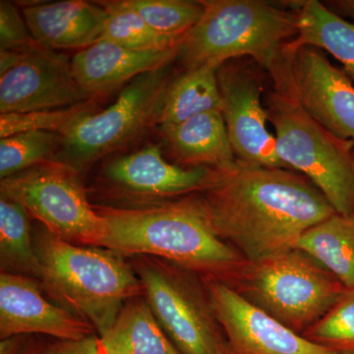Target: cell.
I'll return each instance as SVG.
<instances>
[{"instance_id":"obj_31","label":"cell","mask_w":354,"mask_h":354,"mask_svg":"<svg viewBox=\"0 0 354 354\" xmlns=\"http://www.w3.org/2000/svg\"><path fill=\"white\" fill-rule=\"evenodd\" d=\"M39 348L32 335H12L0 342V354H35Z\"/></svg>"},{"instance_id":"obj_8","label":"cell","mask_w":354,"mask_h":354,"mask_svg":"<svg viewBox=\"0 0 354 354\" xmlns=\"http://www.w3.org/2000/svg\"><path fill=\"white\" fill-rule=\"evenodd\" d=\"M0 197L22 205L70 243L101 247L108 235V223L88 202L82 174L62 162L50 160L1 179Z\"/></svg>"},{"instance_id":"obj_24","label":"cell","mask_w":354,"mask_h":354,"mask_svg":"<svg viewBox=\"0 0 354 354\" xmlns=\"http://www.w3.org/2000/svg\"><path fill=\"white\" fill-rule=\"evenodd\" d=\"M108 19L102 39L134 50H165L179 48L185 37L167 36L153 30L123 0L99 2Z\"/></svg>"},{"instance_id":"obj_23","label":"cell","mask_w":354,"mask_h":354,"mask_svg":"<svg viewBox=\"0 0 354 354\" xmlns=\"http://www.w3.org/2000/svg\"><path fill=\"white\" fill-rule=\"evenodd\" d=\"M30 218L22 205L0 197V268L1 272L39 281L41 264L35 250Z\"/></svg>"},{"instance_id":"obj_28","label":"cell","mask_w":354,"mask_h":354,"mask_svg":"<svg viewBox=\"0 0 354 354\" xmlns=\"http://www.w3.org/2000/svg\"><path fill=\"white\" fill-rule=\"evenodd\" d=\"M302 335L335 353L354 354V288Z\"/></svg>"},{"instance_id":"obj_6","label":"cell","mask_w":354,"mask_h":354,"mask_svg":"<svg viewBox=\"0 0 354 354\" xmlns=\"http://www.w3.org/2000/svg\"><path fill=\"white\" fill-rule=\"evenodd\" d=\"M232 286L268 315L302 335L344 297L348 288L298 249L247 263Z\"/></svg>"},{"instance_id":"obj_13","label":"cell","mask_w":354,"mask_h":354,"mask_svg":"<svg viewBox=\"0 0 354 354\" xmlns=\"http://www.w3.org/2000/svg\"><path fill=\"white\" fill-rule=\"evenodd\" d=\"M234 354H339L305 339L254 306L232 286L203 279Z\"/></svg>"},{"instance_id":"obj_14","label":"cell","mask_w":354,"mask_h":354,"mask_svg":"<svg viewBox=\"0 0 354 354\" xmlns=\"http://www.w3.org/2000/svg\"><path fill=\"white\" fill-rule=\"evenodd\" d=\"M104 176L121 195L156 203L205 192L216 183L218 169L169 164L157 146L150 145L113 160Z\"/></svg>"},{"instance_id":"obj_26","label":"cell","mask_w":354,"mask_h":354,"mask_svg":"<svg viewBox=\"0 0 354 354\" xmlns=\"http://www.w3.org/2000/svg\"><path fill=\"white\" fill-rule=\"evenodd\" d=\"M153 30L167 36L185 37L201 19L202 1L188 0H123Z\"/></svg>"},{"instance_id":"obj_2","label":"cell","mask_w":354,"mask_h":354,"mask_svg":"<svg viewBox=\"0 0 354 354\" xmlns=\"http://www.w3.org/2000/svg\"><path fill=\"white\" fill-rule=\"evenodd\" d=\"M94 207L108 223L101 247L122 257L151 256L228 285L247 264L216 234L200 195L128 207Z\"/></svg>"},{"instance_id":"obj_25","label":"cell","mask_w":354,"mask_h":354,"mask_svg":"<svg viewBox=\"0 0 354 354\" xmlns=\"http://www.w3.org/2000/svg\"><path fill=\"white\" fill-rule=\"evenodd\" d=\"M62 136L59 133L27 131L0 140V177L1 179L53 160Z\"/></svg>"},{"instance_id":"obj_1","label":"cell","mask_w":354,"mask_h":354,"mask_svg":"<svg viewBox=\"0 0 354 354\" xmlns=\"http://www.w3.org/2000/svg\"><path fill=\"white\" fill-rule=\"evenodd\" d=\"M200 197L216 234L249 264L290 250L307 230L337 214L306 177L237 160L218 169Z\"/></svg>"},{"instance_id":"obj_29","label":"cell","mask_w":354,"mask_h":354,"mask_svg":"<svg viewBox=\"0 0 354 354\" xmlns=\"http://www.w3.org/2000/svg\"><path fill=\"white\" fill-rule=\"evenodd\" d=\"M35 43L25 19L11 2H0V50H23Z\"/></svg>"},{"instance_id":"obj_9","label":"cell","mask_w":354,"mask_h":354,"mask_svg":"<svg viewBox=\"0 0 354 354\" xmlns=\"http://www.w3.org/2000/svg\"><path fill=\"white\" fill-rule=\"evenodd\" d=\"M169 67L137 77L108 109L79 121L62 137L53 160L83 174L100 158L138 138L151 123L158 121L171 82Z\"/></svg>"},{"instance_id":"obj_10","label":"cell","mask_w":354,"mask_h":354,"mask_svg":"<svg viewBox=\"0 0 354 354\" xmlns=\"http://www.w3.org/2000/svg\"><path fill=\"white\" fill-rule=\"evenodd\" d=\"M77 83L71 60L35 41L14 68L0 75V113H29L90 101Z\"/></svg>"},{"instance_id":"obj_12","label":"cell","mask_w":354,"mask_h":354,"mask_svg":"<svg viewBox=\"0 0 354 354\" xmlns=\"http://www.w3.org/2000/svg\"><path fill=\"white\" fill-rule=\"evenodd\" d=\"M288 57V82L302 109L337 138L354 143V84L342 69L313 46Z\"/></svg>"},{"instance_id":"obj_32","label":"cell","mask_w":354,"mask_h":354,"mask_svg":"<svg viewBox=\"0 0 354 354\" xmlns=\"http://www.w3.org/2000/svg\"><path fill=\"white\" fill-rule=\"evenodd\" d=\"M23 50H0V75L14 68L23 57Z\"/></svg>"},{"instance_id":"obj_5","label":"cell","mask_w":354,"mask_h":354,"mask_svg":"<svg viewBox=\"0 0 354 354\" xmlns=\"http://www.w3.org/2000/svg\"><path fill=\"white\" fill-rule=\"evenodd\" d=\"M271 77L274 90L266 111L276 131L279 160L302 172L337 214L354 216L353 142L337 138L302 109L288 82V62Z\"/></svg>"},{"instance_id":"obj_27","label":"cell","mask_w":354,"mask_h":354,"mask_svg":"<svg viewBox=\"0 0 354 354\" xmlns=\"http://www.w3.org/2000/svg\"><path fill=\"white\" fill-rule=\"evenodd\" d=\"M94 100L82 102L70 108L36 111L29 113H7L0 115V137L11 136L27 131L59 133L62 137L79 121L95 113Z\"/></svg>"},{"instance_id":"obj_17","label":"cell","mask_w":354,"mask_h":354,"mask_svg":"<svg viewBox=\"0 0 354 354\" xmlns=\"http://www.w3.org/2000/svg\"><path fill=\"white\" fill-rule=\"evenodd\" d=\"M35 41L53 50H85L102 41L108 12L97 2L66 0L35 3L23 8Z\"/></svg>"},{"instance_id":"obj_11","label":"cell","mask_w":354,"mask_h":354,"mask_svg":"<svg viewBox=\"0 0 354 354\" xmlns=\"http://www.w3.org/2000/svg\"><path fill=\"white\" fill-rule=\"evenodd\" d=\"M221 114L236 160L256 167L288 169L279 160L276 138L267 127L262 84L253 69L221 65L218 71Z\"/></svg>"},{"instance_id":"obj_22","label":"cell","mask_w":354,"mask_h":354,"mask_svg":"<svg viewBox=\"0 0 354 354\" xmlns=\"http://www.w3.org/2000/svg\"><path fill=\"white\" fill-rule=\"evenodd\" d=\"M218 69L220 67L214 65H202L185 69L183 74L171 80L157 123L160 127L179 124L197 114L221 111Z\"/></svg>"},{"instance_id":"obj_33","label":"cell","mask_w":354,"mask_h":354,"mask_svg":"<svg viewBox=\"0 0 354 354\" xmlns=\"http://www.w3.org/2000/svg\"><path fill=\"white\" fill-rule=\"evenodd\" d=\"M333 9L330 10L337 11L339 16L344 15L353 20L354 24V0H335V1L328 2Z\"/></svg>"},{"instance_id":"obj_16","label":"cell","mask_w":354,"mask_h":354,"mask_svg":"<svg viewBox=\"0 0 354 354\" xmlns=\"http://www.w3.org/2000/svg\"><path fill=\"white\" fill-rule=\"evenodd\" d=\"M179 48L134 50L102 39L74 55L72 71L84 92L95 100L137 77L167 66L178 57Z\"/></svg>"},{"instance_id":"obj_21","label":"cell","mask_w":354,"mask_h":354,"mask_svg":"<svg viewBox=\"0 0 354 354\" xmlns=\"http://www.w3.org/2000/svg\"><path fill=\"white\" fill-rule=\"evenodd\" d=\"M293 248L315 260L344 288H354V216L335 214L321 221L302 234Z\"/></svg>"},{"instance_id":"obj_18","label":"cell","mask_w":354,"mask_h":354,"mask_svg":"<svg viewBox=\"0 0 354 354\" xmlns=\"http://www.w3.org/2000/svg\"><path fill=\"white\" fill-rule=\"evenodd\" d=\"M160 131L177 160L191 167L223 169L236 162L221 111L160 127Z\"/></svg>"},{"instance_id":"obj_4","label":"cell","mask_w":354,"mask_h":354,"mask_svg":"<svg viewBox=\"0 0 354 354\" xmlns=\"http://www.w3.org/2000/svg\"><path fill=\"white\" fill-rule=\"evenodd\" d=\"M201 19L186 34L178 57L186 69L221 67L230 59L250 57L270 72L286 44L297 36L295 11L261 0H202Z\"/></svg>"},{"instance_id":"obj_30","label":"cell","mask_w":354,"mask_h":354,"mask_svg":"<svg viewBox=\"0 0 354 354\" xmlns=\"http://www.w3.org/2000/svg\"><path fill=\"white\" fill-rule=\"evenodd\" d=\"M35 354H97V337L92 335L79 341H57L41 346Z\"/></svg>"},{"instance_id":"obj_20","label":"cell","mask_w":354,"mask_h":354,"mask_svg":"<svg viewBox=\"0 0 354 354\" xmlns=\"http://www.w3.org/2000/svg\"><path fill=\"white\" fill-rule=\"evenodd\" d=\"M97 354H181L144 297L125 304L106 334L97 337Z\"/></svg>"},{"instance_id":"obj_3","label":"cell","mask_w":354,"mask_h":354,"mask_svg":"<svg viewBox=\"0 0 354 354\" xmlns=\"http://www.w3.org/2000/svg\"><path fill=\"white\" fill-rule=\"evenodd\" d=\"M39 283L57 305L106 334L120 310L144 288L131 264L104 247L62 241L41 225L32 230Z\"/></svg>"},{"instance_id":"obj_7","label":"cell","mask_w":354,"mask_h":354,"mask_svg":"<svg viewBox=\"0 0 354 354\" xmlns=\"http://www.w3.org/2000/svg\"><path fill=\"white\" fill-rule=\"evenodd\" d=\"M144 297L181 354H234L201 277L151 256L130 258Z\"/></svg>"},{"instance_id":"obj_19","label":"cell","mask_w":354,"mask_h":354,"mask_svg":"<svg viewBox=\"0 0 354 354\" xmlns=\"http://www.w3.org/2000/svg\"><path fill=\"white\" fill-rule=\"evenodd\" d=\"M298 32L285 50L292 53L301 46L324 50L339 60L354 82V24L317 0L293 1Z\"/></svg>"},{"instance_id":"obj_15","label":"cell","mask_w":354,"mask_h":354,"mask_svg":"<svg viewBox=\"0 0 354 354\" xmlns=\"http://www.w3.org/2000/svg\"><path fill=\"white\" fill-rule=\"evenodd\" d=\"M39 281L21 274H0V337L48 335L58 341L92 337L94 328L43 295Z\"/></svg>"}]
</instances>
